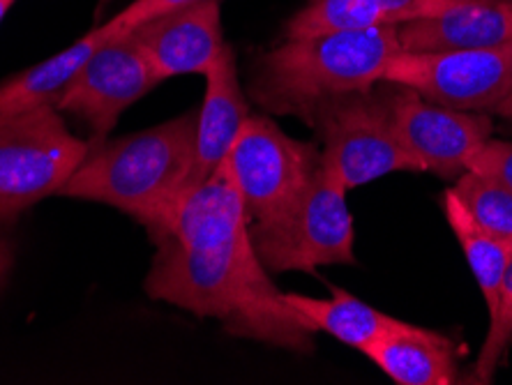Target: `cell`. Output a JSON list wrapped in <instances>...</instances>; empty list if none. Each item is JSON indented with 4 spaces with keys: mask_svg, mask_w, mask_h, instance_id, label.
I'll list each match as a JSON object with an SVG mask.
<instances>
[{
    "mask_svg": "<svg viewBox=\"0 0 512 385\" xmlns=\"http://www.w3.org/2000/svg\"><path fill=\"white\" fill-rule=\"evenodd\" d=\"M148 233L157 245L146 277L150 298L220 319L236 337L300 353L314 349L310 323L286 305L256 254L250 215L224 164Z\"/></svg>",
    "mask_w": 512,
    "mask_h": 385,
    "instance_id": "obj_1",
    "label": "cell"
},
{
    "mask_svg": "<svg viewBox=\"0 0 512 385\" xmlns=\"http://www.w3.org/2000/svg\"><path fill=\"white\" fill-rule=\"evenodd\" d=\"M162 81L180 74H206L224 51L220 0L164 12L127 30Z\"/></svg>",
    "mask_w": 512,
    "mask_h": 385,
    "instance_id": "obj_11",
    "label": "cell"
},
{
    "mask_svg": "<svg viewBox=\"0 0 512 385\" xmlns=\"http://www.w3.org/2000/svg\"><path fill=\"white\" fill-rule=\"evenodd\" d=\"M107 37L109 30L104 26L90 30L88 35L74 42L72 47L0 83V120L21 116V113L35 111L40 107H56L90 54Z\"/></svg>",
    "mask_w": 512,
    "mask_h": 385,
    "instance_id": "obj_16",
    "label": "cell"
},
{
    "mask_svg": "<svg viewBox=\"0 0 512 385\" xmlns=\"http://www.w3.org/2000/svg\"><path fill=\"white\" fill-rule=\"evenodd\" d=\"M453 190L469 213L496 238L512 243V190L483 173L466 171L455 180Z\"/></svg>",
    "mask_w": 512,
    "mask_h": 385,
    "instance_id": "obj_19",
    "label": "cell"
},
{
    "mask_svg": "<svg viewBox=\"0 0 512 385\" xmlns=\"http://www.w3.org/2000/svg\"><path fill=\"white\" fill-rule=\"evenodd\" d=\"M464 0H307L284 28L286 40L337 30L399 26L448 12Z\"/></svg>",
    "mask_w": 512,
    "mask_h": 385,
    "instance_id": "obj_15",
    "label": "cell"
},
{
    "mask_svg": "<svg viewBox=\"0 0 512 385\" xmlns=\"http://www.w3.org/2000/svg\"><path fill=\"white\" fill-rule=\"evenodd\" d=\"M404 51H462L512 47V3L464 0L448 12L397 26Z\"/></svg>",
    "mask_w": 512,
    "mask_h": 385,
    "instance_id": "obj_13",
    "label": "cell"
},
{
    "mask_svg": "<svg viewBox=\"0 0 512 385\" xmlns=\"http://www.w3.org/2000/svg\"><path fill=\"white\" fill-rule=\"evenodd\" d=\"M194 134L197 113H185L132 137L95 143L58 194L107 203L153 231L169 220L183 196Z\"/></svg>",
    "mask_w": 512,
    "mask_h": 385,
    "instance_id": "obj_2",
    "label": "cell"
},
{
    "mask_svg": "<svg viewBox=\"0 0 512 385\" xmlns=\"http://www.w3.org/2000/svg\"><path fill=\"white\" fill-rule=\"evenodd\" d=\"M476 173H483V176H489L494 180H499L506 187L512 190V141H503V139H489L480 153L473 160L471 169Z\"/></svg>",
    "mask_w": 512,
    "mask_h": 385,
    "instance_id": "obj_22",
    "label": "cell"
},
{
    "mask_svg": "<svg viewBox=\"0 0 512 385\" xmlns=\"http://www.w3.org/2000/svg\"><path fill=\"white\" fill-rule=\"evenodd\" d=\"M489 116L506 120V123L512 127V90H510L506 97H503L499 104H496L492 111H489Z\"/></svg>",
    "mask_w": 512,
    "mask_h": 385,
    "instance_id": "obj_23",
    "label": "cell"
},
{
    "mask_svg": "<svg viewBox=\"0 0 512 385\" xmlns=\"http://www.w3.org/2000/svg\"><path fill=\"white\" fill-rule=\"evenodd\" d=\"M512 344V256L503 275L499 300L496 309L489 314V328L483 349L478 353L476 369H473V381L476 383H492L503 360L508 356Z\"/></svg>",
    "mask_w": 512,
    "mask_h": 385,
    "instance_id": "obj_20",
    "label": "cell"
},
{
    "mask_svg": "<svg viewBox=\"0 0 512 385\" xmlns=\"http://www.w3.org/2000/svg\"><path fill=\"white\" fill-rule=\"evenodd\" d=\"M90 148L67 130L56 107L0 120V222L58 194Z\"/></svg>",
    "mask_w": 512,
    "mask_h": 385,
    "instance_id": "obj_6",
    "label": "cell"
},
{
    "mask_svg": "<svg viewBox=\"0 0 512 385\" xmlns=\"http://www.w3.org/2000/svg\"><path fill=\"white\" fill-rule=\"evenodd\" d=\"M399 47L397 26L337 30L286 40L259 58L252 97L270 113L310 120L328 97L370 90Z\"/></svg>",
    "mask_w": 512,
    "mask_h": 385,
    "instance_id": "obj_3",
    "label": "cell"
},
{
    "mask_svg": "<svg viewBox=\"0 0 512 385\" xmlns=\"http://www.w3.org/2000/svg\"><path fill=\"white\" fill-rule=\"evenodd\" d=\"M360 353L397 385H453L459 379L453 339L409 321L397 319Z\"/></svg>",
    "mask_w": 512,
    "mask_h": 385,
    "instance_id": "obj_14",
    "label": "cell"
},
{
    "mask_svg": "<svg viewBox=\"0 0 512 385\" xmlns=\"http://www.w3.org/2000/svg\"><path fill=\"white\" fill-rule=\"evenodd\" d=\"M390 88L397 134L420 169L446 180H457L469 171L480 148L492 139V116L443 107L409 88Z\"/></svg>",
    "mask_w": 512,
    "mask_h": 385,
    "instance_id": "obj_10",
    "label": "cell"
},
{
    "mask_svg": "<svg viewBox=\"0 0 512 385\" xmlns=\"http://www.w3.org/2000/svg\"><path fill=\"white\" fill-rule=\"evenodd\" d=\"M201 3V0H132L123 12H118L116 17H111L104 28L109 33H127V30L141 26L143 21L160 17L164 12L180 10V7Z\"/></svg>",
    "mask_w": 512,
    "mask_h": 385,
    "instance_id": "obj_21",
    "label": "cell"
},
{
    "mask_svg": "<svg viewBox=\"0 0 512 385\" xmlns=\"http://www.w3.org/2000/svg\"><path fill=\"white\" fill-rule=\"evenodd\" d=\"M157 83L162 79L132 33H109L67 86L56 109L84 120L95 132V141H102L114 130L123 111L148 95Z\"/></svg>",
    "mask_w": 512,
    "mask_h": 385,
    "instance_id": "obj_9",
    "label": "cell"
},
{
    "mask_svg": "<svg viewBox=\"0 0 512 385\" xmlns=\"http://www.w3.org/2000/svg\"><path fill=\"white\" fill-rule=\"evenodd\" d=\"M319 166V148L291 139L266 116L245 120L224 160V169L254 222L270 220L291 206L310 185Z\"/></svg>",
    "mask_w": 512,
    "mask_h": 385,
    "instance_id": "obj_7",
    "label": "cell"
},
{
    "mask_svg": "<svg viewBox=\"0 0 512 385\" xmlns=\"http://www.w3.org/2000/svg\"><path fill=\"white\" fill-rule=\"evenodd\" d=\"M286 305L303 316L314 332H326L337 342L351 349L363 351L381 332H386L397 321L381 309L363 303L342 289L333 286L330 298H310L300 293H284Z\"/></svg>",
    "mask_w": 512,
    "mask_h": 385,
    "instance_id": "obj_17",
    "label": "cell"
},
{
    "mask_svg": "<svg viewBox=\"0 0 512 385\" xmlns=\"http://www.w3.org/2000/svg\"><path fill=\"white\" fill-rule=\"evenodd\" d=\"M503 3H512V0H503Z\"/></svg>",
    "mask_w": 512,
    "mask_h": 385,
    "instance_id": "obj_26",
    "label": "cell"
},
{
    "mask_svg": "<svg viewBox=\"0 0 512 385\" xmlns=\"http://www.w3.org/2000/svg\"><path fill=\"white\" fill-rule=\"evenodd\" d=\"M379 86L328 97L307 120L321 139V166L349 192L390 173L423 171L397 134L393 88Z\"/></svg>",
    "mask_w": 512,
    "mask_h": 385,
    "instance_id": "obj_4",
    "label": "cell"
},
{
    "mask_svg": "<svg viewBox=\"0 0 512 385\" xmlns=\"http://www.w3.org/2000/svg\"><path fill=\"white\" fill-rule=\"evenodd\" d=\"M12 5H14V0H0V21H3V17Z\"/></svg>",
    "mask_w": 512,
    "mask_h": 385,
    "instance_id": "obj_25",
    "label": "cell"
},
{
    "mask_svg": "<svg viewBox=\"0 0 512 385\" xmlns=\"http://www.w3.org/2000/svg\"><path fill=\"white\" fill-rule=\"evenodd\" d=\"M346 194L340 180L319 166L291 206L254 222L252 243L268 273H314L356 263V229Z\"/></svg>",
    "mask_w": 512,
    "mask_h": 385,
    "instance_id": "obj_5",
    "label": "cell"
},
{
    "mask_svg": "<svg viewBox=\"0 0 512 385\" xmlns=\"http://www.w3.org/2000/svg\"><path fill=\"white\" fill-rule=\"evenodd\" d=\"M12 266V252H10V245L5 243V240H0V284H3V279L7 275V270Z\"/></svg>",
    "mask_w": 512,
    "mask_h": 385,
    "instance_id": "obj_24",
    "label": "cell"
},
{
    "mask_svg": "<svg viewBox=\"0 0 512 385\" xmlns=\"http://www.w3.org/2000/svg\"><path fill=\"white\" fill-rule=\"evenodd\" d=\"M441 203L450 231L455 233L457 243L464 252V259L473 273V279H476L478 289L483 293L487 312L492 314L496 309V300H499L503 275H506L512 256V243L496 238L485 226H480L453 187L443 192Z\"/></svg>",
    "mask_w": 512,
    "mask_h": 385,
    "instance_id": "obj_18",
    "label": "cell"
},
{
    "mask_svg": "<svg viewBox=\"0 0 512 385\" xmlns=\"http://www.w3.org/2000/svg\"><path fill=\"white\" fill-rule=\"evenodd\" d=\"M203 77H206V95L197 111L194 155L183 196L220 169L243 130L245 120L250 118V104L240 88L236 58L229 44Z\"/></svg>",
    "mask_w": 512,
    "mask_h": 385,
    "instance_id": "obj_12",
    "label": "cell"
},
{
    "mask_svg": "<svg viewBox=\"0 0 512 385\" xmlns=\"http://www.w3.org/2000/svg\"><path fill=\"white\" fill-rule=\"evenodd\" d=\"M381 83L416 90L425 100L450 109L489 113L512 90V47L399 49L383 67Z\"/></svg>",
    "mask_w": 512,
    "mask_h": 385,
    "instance_id": "obj_8",
    "label": "cell"
}]
</instances>
